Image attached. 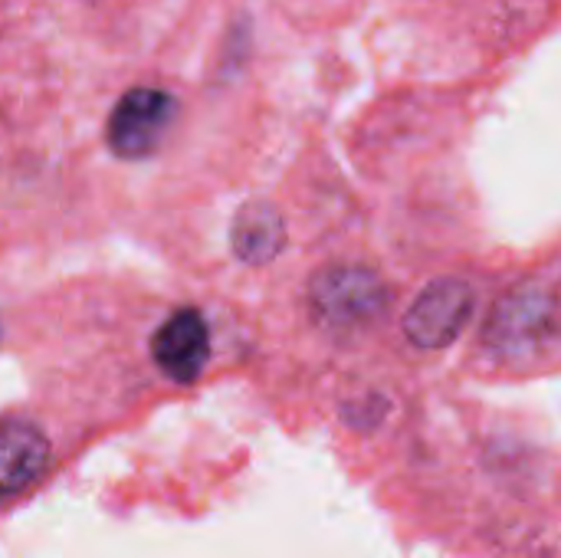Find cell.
Here are the masks:
<instances>
[{"mask_svg":"<svg viewBox=\"0 0 561 558\" xmlns=\"http://www.w3.org/2000/svg\"><path fill=\"white\" fill-rule=\"evenodd\" d=\"M151 358L158 368L181 385L201 378L210 358V332L197 309H178L151 339Z\"/></svg>","mask_w":561,"mask_h":558,"instance_id":"5","label":"cell"},{"mask_svg":"<svg viewBox=\"0 0 561 558\" xmlns=\"http://www.w3.org/2000/svg\"><path fill=\"white\" fill-rule=\"evenodd\" d=\"M391 289L371 266L332 263L309 280V312L335 335H355L385 319Z\"/></svg>","mask_w":561,"mask_h":558,"instance_id":"1","label":"cell"},{"mask_svg":"<svg viewBox=\"0 0 561 558\" xmlns=\"http://www.w3.org/2000/svg\"><path fill=\"white\" fill-rule=\"evenodd\" d=\"M561 299L542 280H529L500 299L493 309L483 342L503 362H523L539 355L559 335Z\"/></svg>","mask_w":561,"mask_h":558,"instance_id":"2","label":"cell"},{"mask_svg":"<svg viewBox=\"0 0 561 558\" xmlns=\"http://www.w3.org/2000/svg\"><path fill=\"white\" fill-rule=\"evenodd\" d=\"M230 247H233L237 260H243L247 266L273 263L286 247V224H283L279 210L263 201L240 207L233 230H230Z\"/></svg>","mask_w":561,"mask_h":558,"instance_id":"7","label":"cell"},{"mask_svg":"<svg viewBox=\"0 0 561 558\" xmlns=\"http://www.w3.org/2000/svg\"><path fill=\"white\" fill-rule=\"evenodd\" d=\"M49 467V441L26 421H0V500L33 487Z\"/></svg>","mask_w":561,"mask_h":558,"instance_id":"6","label":"cell"},{"mask_svg":"<svg viewBox=\"0 0 561 558\" xmlns=\"http://www.w3.org/2000/svg\"><path fill=\"white\" fill-rule=\"evenodd\" d=\"M473 286L454 276L434 280L421 289L404 316V335L417 349H447L473 319Z\"/></svg>","mask_w":561,"mask_h":558,"instance_id":"3","label":"cell"},{"mask_svg":"<svg viewBox=\"0 0 561 558\" xmlns=\"http://www.w3.org/2000/svg\"><path fill=\"white\" fill-rule=\"evenodd\" d=\"M174 115L178 102L164 89H131L108 118V148L118 158H145L164 141Z\"/></svg>","mask_w":561,"mask_h":558,"instance_id":"4","label":"cell"}]
</instances>
